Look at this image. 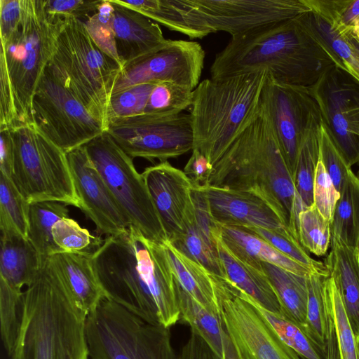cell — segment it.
Here are the masks:
<instances>
[{
    "label": "cell",
    "instance_id": "obj_6",
    "mask_svg": "<svg viewBox=\"0 0 359 359\" xmlns=\"http://www.w3.org/2000/svg\"><path fill=\"white\" fill-rule=\"evenodd\" d=\"M267 70L207 79L193 91L194 146L213 165L257 116Z\"/></svg>",
    "mask_w": 359,
    "mask_h": 359
},
{
    "label": "cell",
    "instance_id": "obj_43",
    "mask_svg": "<svg viewBox=\"0 0 359 359\" xmlns=\"http://www.w3.org/2000/svg\"><path fill=\"white\" fill-rule=\"evenodd\" d=\"M306 2L313 13L340 35L359 27V0H306Z\"/></svg>",
    "mask_w": 359,
    "mask_h": 359
},
{
    "label": "cell",
    "instance_id": "obj_38",
    "mask_svg": "<svg viewBox=\"0 0 359 359\" xmlns=\"http://www.w3.org/2000/svg\"><path fill=\"white\" fill-rule=\"evenodd\" d=\"M325 278H327L315 273L309 274L307 277L308 302L305 330L325 351L326 355L330 331L329 316L324 292Z\"/></svg>",
    "mask_w": 359,
    "mask_h": 359
},
{
    "label": "cell",
    "instance_id": "obj_34",
    "mask_svg": "<svg viewBox=\"0 0 359 359\" xmlns=\"http://www.w3.org/2000/svg\"><path fill=\"white\" fill-rule=\"evenodd\" d=\"M299 18L334 65L359 82V56L350 43L312 11L304 13Z\"/></svg>",
    "mask_w": 359,
    "mask_h": 359
},
{
    "label": "cell",
    "instance_id": "obj_54",
    "mask_svg": "<svg viewBox=\"0 0 359 359\" xmlns=\"http://www.w3.org/2000/svg\"><path fill=\"white\" fill-rule=\"evenodd\" d=\"M0 171L11 178L13 170V144L9 129H0Z\"/></svg>",
    "mask_w": 359,
    "mask_h": 359
},
{
    "label": "cell",
    "instance_id": "obj_37",
    "mask_svg": "<svg viewBox=\"0 0 359 359\" xmlns=\"http://www.w3.org/2000/svg\"><path fill=\"white\" fill-rule=\"evenodd\" d=\"M320 126L312 128L306 135L299 153L294 173L296 193L306 208L314 203L313 186L319 161Z\"/></svg>",
    "mask_w": 359,
    "mask_h": 359
},
{
    "label": "cell",
    "instance_id": "obj_23",
    "mask_svg": "<svg viewBox=\"0 0 359 359\" xmlns=\"http://www.w3.org/2000/svg\"><path fill=\"white\" fill-rule=\"evenodd\" d=\"M89 252H61L50 257L77 307L87 316L106 297Z\"/></svg>",
    "mask_w": 359,
    "mask_h": 359
},
{
    "label": "cell",
    "instance_id": "obj_12",
    "mask_svg": "<svg viewBox=\"0 0 359 359\" xmlns=\"http://www.w3.org/2000/svg\"><path fill=\"white\" fill-rule=\"evenodd\" d=\"M260 109L269 121L294 179L299 153L306 135L323 122L311 88L280 83L267 71Z\"/></svg>",
    "mask_w": 359,
    "mask_h": 359
},
{
    "label": "cell",
    "instance_id": "obj_16",
    "mask_svg": "<svg viewBox=\"0 0 359 359\" xmlns=\"http://www.w3.org/2000/svg\"><path fill=\"white\" fill-rule=\"evenodd\" d=\"M205 57L196 41L169 39L163 48L123 67L111 95L136 85L161 81L194 90L200 83Z\"/></svg>",
    "mask_w": 359,
    "mask_h": 359
},
{
    "label": "cell",
    "instance_id": "obj_21",
    "mask_svg": "<svg viewBox=\"0 0 359 359\" xmlns=\"http://www.w3.org/2000/svg\"><path fill=\"white\" fill-rule=\"evenodd\" d=\"M110 1L114 9L116 49L123 68L168 44L169 39L163 36L158 23L118 0Z\"/></svg>",
    "mask_w": 359,
    "mask_h": 359
},
{
    "label": "cell",
    "instance_id": "obj_10",
    "mask_svg": "<svg viewBox=\"0 0 359 359\" xmlns=\"http://www.w3.org/2000/svg\"><path fill=\"white\" fill-rule=\"evenodd\" d=\"M116 201L148 238L161 244L168 238L142 173L107 131L83 145Z\"/></svg>",
    "mask_w": 359,
    "mask_h": 359
},
{
    "label": "cell",
    "instance_id": "obj_32",
    "mask_svg": "<svg viewBox=\"0 0 359 359\" xmlns=\"http://www.w3.org/2000/svg\"><path fill=\"white\" fill-rule=\"evenodd\" d=\"M65 203L56 201H40L29 203L27 238L33 245L43 264L50 256L61 252L55 243L52 229L64 217H69Z\"/></svg>",
    "mask_w": 359,
    "mask_h": 359
},
{
    "label": "cell",
    "instance_id": "obj_28",
    "mask_svg": "<svg viewBox=\"0 0 359 359\" xmlns=\"http://www.w3.org/2000/svg\"><path fill=\"white\" fill-rule=\"evenodd\" d=\"M0 278L22 290L36 278L43 266L39 253L25 236L1 231Z\"/></svg>",
    "mask_w": 359,
    "mask_h": 359
},
{
    "label": "cell",
    "instance_id": "obj_36",
    "mask_svg": "<svg viewBox=\"0 0 359 359\" xmlns=\"http://www.w3.org/2000/svg\"><path fill=\"white\" fill-rule=\"evenodd\" d=\"M253 302L280 338L302 358L326 359L325 351L309 335L302 326L282 313L267 311L254 300Z\"/></svg>",
    "mask_w": 359,
    "mask_h": 359
},
{
    "label": "cell",
    "instance_id": "obj_4",
    "mask_svg": "<svg viewBox=\"0 0 359 359\" xmlns=\"http://www.w3.org/2000/svg\"><path fill=\"white\" fill-rule=\"evenodd\" d=\"M86 316L77 307L50 258L24 291L11 359H89Z\"/></svg>",
    "mask_w": 359,
    "mask_h": 359
},
{
    "label": "cell",
    "instance_id": "obj_18",
    "mask_svg": "<svg viewBox=\"0 0 359 359\" xmlns=\"http://www.w3.org/2000/svg\"><path fill=\"white\" fill-rule=\"evenodd\" d=\"M81 210L102 233L114 236L132 224L123 211L101 175L90 160L84 146L66 153Z\"/></svg>",
    "mask_w": 359,
    "mask_h": 359
},
{
    "label": "cell",
    "instance_id": "obj_53",
    "mask_svg": "<svg viewBox=\"0 0 359 359\" xmlns=\"http://www.w3.org/2000/svg\"><path fill=\"white\" fill-rule=\"evenodd\" d=\"M177 359H221L210 346L196 332L191 331Z\"/></svg>",
    "mask_w": 359,
    "mask_h": 359
},
{
    "label": "cell",
    "instance_id": "obj_26",
    "mask_svg": "<svg viewBox=\"0 0 359 359\" xmlns=\"http://www.w3.org/2000/svg\"><path fill=\"white\" fill-rule=\"evenodd\" d=\"M325 264L341 295L357 341L359 339V263L357 250L332 236Z\"/></svg>",
    "mask_w": 359,
    "mask_h": 359
},
{
    "label": "cell",
    "instance_id": "obj_55",
    "mask_svg": "<svg viewBox=\"0 0 359 359\" xmlns=\"http://www.w3.org/2000/svg\"><path fill=\"white\" fill-rule=\"evenodd\" d=\"M224 358L223 359H243L237 346L226 332H223Z\"/></svg>",
    "mask_w": 359,
    "mask_h": 359
},
{
    "label": "cell",
    "instance_id": "obj_8",
    "mask_svg": "<svg viewBox=\"0 0 359 359\" xmlns=\"http://www.w3.org/2000/svg\"><path fill=\"white\" fill-rule=\"evenodd\" d=\"M85 331L90 359H177L170 328L106 297L86 316Z\"/></svg>",
    "mask_w": 359,
    "mask_h": 359
},
{
    "label": "cell",
    "instance_id": "obj_59",
    "mask_svg": "<svg viewBox=\"0 0 359 359\" xmlns=\"http://www.w3.org/2000/svg\"><path fill=\"white\" fill-rule=\"evenodd\" d=\"M358 352H359V339L358 341Z\"/></svg>",
    "mask_w": 359,
    "mask_h": 359
},
{
    "label": "cell",
    "instance_id": "obj_31",
    "mask_svg": "<svg viewBox=\"0 0 359 359\" xmlns=\"http://www.w3.org/2000/svg\"><path fill=\"white\" fill-rule=\"evenodd\" d=\"M180 309L179 322L189 325L221 358H224L223 332L220 314L205 308L186 292L176 280Z\"/></svg>",
    "mask_w": 359,
    "mask_h": 359
},
{
    "label": "cell",
    "instance_id": "obj_33",
    "mask_svg": "<svg viewBox=\"0 0 359 359\" xmlns=\"http://www.w3.org/2000/svg\"><path fill=\"white\" fill-rule=\"evenodd\" d=\"M332 236L348 248H359V179L351 170L340 191L331 222Z\"/></svg>",
    "mask_w": 359,
    "mask_h": 359
},
{
    "label": "cell",
    "instance_id": "obj_5",
    "mask_svg": "<svg viewBox=\"0 0 359 359\" xmlns=\"http://www.w3.org/2000/svg\"><path fill=\"white\" fill-rule=\"evenodd\" d=\"M20 3L18 25L1 41L0 129L32 124V98L65 18L49 13L45 0Z\"/></svg>",
    "mask_w": 359,
    "mask_h": 359
},
{
    "label": "cell",
    "instance_id": "obj_17",
    "mask_svg": "<svg viewBox=\"0 0 359 359\" xmlns=\"http://www.w3.org/2000/svg\"><path fill=\"white\" fill-rule=\"evenodd\" d=\"M215 32L232 36L311 11L306 0H190Z\"/></svg>",
    "mask_w": 359,
    "mask_h": 359
},
{
    "label": "cell",
    "instance_id": "obj_39",
    "mask_svg": "<svg viewBox=\"0 0 359 359\" xmlns=\"http://www.w3.org/2000/svg\"><path fill=\"white\" fill-rule=\"evenodd\" d=\"M29 205L11 178L1 172V231H13L27 238Z\"/></svg>",
    "mask_w": 359,
    "mask_h": 359
},
{
    "label": "cell",
    "instance_id": "obj_42",
    "mask_svg": "<svg viewBox=\"0 0 359 359\" xmlns=\"http://www.w3.org/2000/svg\"><path fill=\"white\" fill-rule=\"evenodd\" d=\"M24 291L0 278V322L3 344L8 356L18 338L21 322Z\"/></svg>",
    "mask_w": 359,
    "mask_h": 359
},
{
    "label": "cell",
    "instance_id": "obj_1",
    "mask_svg": "<svg viewBox=\"0 0 359 359\" xmlns=\"http://www.w3.org/2000/svg\"><path fill=\"white\" fill-rule=\"evenodd\" d=\"M91 259L106 298L154 325L170 328L179 322L176 281L163 244L131 224L102 241Z\"/></svg>",
    "mask_w": 359,
    "mask_h": 359
},
{
    "label": "cell",
    "instance_id": "obj_20",
    "mask_svg": "<svg viewBox=\"0 0 359 359\" xmlns=\"http://www.w3.org/2000/svg\"><path fill=\"white\" fill-rule=\"evenodd\" d=\"M203 187L210 214L217 224L290 232L274 210L257 196L228 189Z\"/></svg>",
    "mask_w": 359,
    "mask_h": 359
},
{
    "label": "cell",
    "instance_id": "obj_2",
    "mask_svg": "<svg viewBox=\"0 0 359 359\" xmlns=\"http://www.w3.org/2000/svg\"><path fill=\"white\" fill-rule=\"evenodd\" d=\"M335 66L299 16L232 36L210 67L211 79L267 70L276 81L312 87Z\"/></svg>",
    "mask_w": 359,
    "mask_h": 359
},
{
    "label": "cell",
    "instance_id": "obj_51",
    "mask_svg": "<svg viewBox=\"0 0 359 359\" xmlns=\"http://www.w3.org/2000/svg\"><path fill=\"white\" fill-rule=\"evenodd\" d=\"M21 19L20 0H0V39H7Z\"/></svg>",
    "mask_w": 359,
    "mask_h": 359
},
{
    "label": "cell",
    "instance_id": "obj_52",
    "mask_svg": "<svg viewBox=\"0 0 359 359\" xmlns=\"http://www.w3.org/2000/svg\"><path fill=\"white\" fill-rule=\"evenodd\" d=\"M212 170L208 159L198 150L193 149L184 172L193 183L205 186Z\"/></svg>",
    "mask_w": 359,
    "mask_h": 359
},
{
    "label": "cell",
    "instance_id": "obj_58",
    "mask_svg": "<svg viewBox=\"0 0 359 359\" xmlns=\"http://www.w3.org/2000/svg\"><path fill=\"white\" fill-rule=\"evenodd\" d=\"M356 176H357V177H358V178L359 179V170H358V173H357Z\"/></svg>",
    "mask_w": 359,
    "mask_h": 359
},
{
    "label": "cell",
    "instance_id": "obj_22",
    "mask_svg": "<svg viewBox=\"0 0 359 359\" xmlns=\"http://www.w3.org/2000/svg\"><path fill=\"white\" fill-rule=\"evenodd\" d=\"M192 198V219L184 233L170 243L215 276L226 278L216 248L219 226L210 214L202 186L193 184Z\"/></svg>",
    "mask_w": 359,
    "mask_h": 359
},
{
    "label": "cell",
    "instance_id": "obj_25",
    "mask_svg": "<svg viewBox=\"0 0 359 359\" xmlns=\"http://www.w3.org/2000/svg\"><path fill=\"white\" fill-rule=\"evenodd\" d=\"M216 248L226 279L261 307L281 313L278 299L263 269H257L238 257L220 237L219 228L216 233Z\"/></svg>",
    "mask_w": 359,
    "mask_h": 359
},
{
    "label": "cell",
    "instance_id": "obj_35",
    "mask_svg": "<svg viewBox=\"0 0 359 359\" xmlns=\"http://www.w3.org/2000/svg\"><path fill=\"white\" fill-rule=\"evenodd\" d=\"M324 292L327 310L336 337L339 359H359L358 341L333 278H325Z\"/></svg>",
    "mask_w": 359,
    "mask_h": 359
},
{
    "label": "cell",
    "instance_id": "obj_48",
    "mask_svg": "<svg viewBox=\"0 0 359 359\" xmlns=\"http://www.w3.org/2000/svg\"><path fill=\"white\" fill-rule=\"evenodd\" d=\"M319 159L340 193L346 177L352 170L323 122L319 127Z\"/></svg>",
    "mask_w": 359,
    "mask_h": 359
},
{
    "label": "cell",
    "instance_id": "obj_15",
    "mask_svg": "<svg viewBox=\"0 0 359 359\" xmlns=\"http://www.w3.org/2000/svg\"><path fill=\"white\" fill-rule=\"evenodd\" d=\"M311 88L337 147L350 167L359 163V82L335 65Z\"/></svg>",
    "mask_w": 359,
    "mask_h": 359
},
{
    "label": "cell",
    "instance_id": "obj_49",
    "mask_svg": "<svg viewBox=\"0 0 359 359\" xmlns=\"http://www.w3.org/2000/svg\"><path fill=\"white\" fill-rule=\"evenodd\" d=\"M340 193L319 159L313 186V205L318 212L332 222Z\"/></svg>",
    "mask_w": 359,
    "mask_h": 359
},
{
    "label": "cell",
    "instance_id": "obj_3",
    "mask_svg": "<svg viewBox=\"0 0 359 359\" xmlns=\"http://www.w3.org/2000/svg\"><path fill=\"white\" fill-rule=\"evenodd\" d=\"M205 186L252 194L266 202L298 241L296 190L269 121L259 113L212 165Z\"/></svg>",
    "mask_w": 359,
    "mask_h": 359
},
{
    "label": "cell",
    "instance_id": "obj_7",
    "mask_svg": "<svg viewBox=\"0 0 359 359\" xmlns=\"http://www.w3.org/2000/svg\"><path fill=\"white\" fill-rule=\"evenodd\" d=\"M47 67L106 131L109 102L123 67L98 47L83 21L65 16Z\"/></svg>",
    "mask_w": 359,
    "mask_h": 359
},
{
    "label": "cell",
    "instance_id": "obj_24",
    "mask_svg": "<svg viewBox=\"0 0 359 359\" xmlns=\"http://www.w3.org/2000/svg\"><path fill=\"white\" fill-rule=\"evenodd\" d=\"M120 4L146 15L189 39H203L215 33L190 0L121 1Z\"/></svg>",
    "mask_w": 359,
    "mask_h": 359
},
{
    "label": "cell",
    "instance_id": "obj_9",
    "mask_svg": "<svg viewBox=\"0 0 359 359\" xmlns=\"http://www.w3.org/2000/svg\"><path fill=\"white\" fill-rule=\"evenodd\" d=\"M13 144L11 180L29 203L56 201L81 209L67 155L32 124L8 128Z\"/></svg>",
    "mask_w": 359,
    "mask_h": 359
},
{
    "label": "cell",
    "instance_id": "obj_40",
    "mask_svg": "<svg viewBox=\"0 0 359 359\" xmlns=\"http://www.w3.org/2000/svg\"><path fill=\"white\" fill-rule=\"evenodd\" d=\"M243 228L260 237L281 253L309 268L313 273L325 278L330 276L325 263L316 261L309 255L299 241L289 231L261 227Z\"/></svg>",
    "mask_w": 359,
    "mask_h": 359
},
{
    "label": "cell",
    "instance_id": "obj_11",
    "mask_svg": "<svg viewBox=\"0 0 359 359\" xmlns=\"http://www.w3.org/2000/svg\"><path fill=\"white\" fill-rule=\"evenodd\" d=\"M32 123L65 153L83 146L105 131L47 67L32 98Z\"/></svg>",
    "mask_w": 359,
    "mask_h": 359
},
{
    "label": "cell",
    "instance_id": "obj_30",
    "mask_svg": "<svg viewBox=\"0 0 359 359\" xmlns=\"http://www.w3.org/2000/svg\"><path fill=\"white\" fill-rule=\"evenodd\" d=\"M261 266L278 299L281 313L305 330L308 276L294 273L268 262H261Z\"/></svg>",
    "mask_w": 359,
    "mask_h": 359
},
{
    "label": "cell",
    "instance_id": "obj_57",
    "mask_svg": "<svg viewBox=\"0 0 359 359\" xmlns=\"http://www.w3.org/2000/svg\"><path fill=\"white\" fill-rule=\"evenodd\" d=\"M350 44H351V43H350ZM352 47H353V46H352ZM354 48V50L356 51L357 54H358V56H359V50H357V49H355V48Z\"/></svg>",
    "mask_w": 359,
    "mask_h": 359
},
{
    "label": "cell",
    "instance_id": "obj_56",
    "mask_svg": "<svg viewBox=\"0 0 359 359\" xmlns=\"http://www.w3.org/2000/svg\"><path fill=\"white\" fill-rule=\"evenodd\" d=\"M341 36H343L353 48L359 50V27L352 29Z\"/></svg>",
    "mask_w": 359,
    "mask_h": 359
},
{
    "label": "cell",
    "instance_id": "obj_46",
    "mask_svg": "<svg viewBox=\"0 0 359 359\" xmlns=\"http://www.w3.org/2000/svg\"><path fill=\"white\" fill-rule=\"evenodd\" d=\"M156 83L136 85L112 95L107 109V126L114 120L144 114Z\"/></svg>",
    "mask_w": 359,
    "mask_h": 359
},
{
    "label": "cell",
    "instance_id": "obj_47",
    "mask_svg": "<svg viewBox=\"0 0 359 359\" xmlns=\"http://www.w3.org/2000/svg\"><path fill=\"white\" fill-rule=\"evenodd\" d=\"M83 22L98 47L121 65L116 49L114 9L110 0H101L96 11Z\"/></svg>",
    "mask_w": 359,
    "mask_h": 359
},
{
    "label": "cell",
    "instance_id": "obj_45",
    "mask_svg": "<svg viewBox=\"0 0 359 359\" xmlns=\"http://www.w3.org/2000/svg\"><path fill=\"white\" fill-rule=\"evenodd\" d=\"M55 243L62 252H93L100 246L102 241L95 237L75 220L64 217L57 221L52 229Z\"/></svg>",
    "mask_w": 359,
    "mask_h": 359
},
{
    "label": "cell",
    "instance_id": "obj_13",
    "mask_svg": "<svg viewBox=\"0 0 359 359\" xmlns=\"http://www.w3.org/2000/svg\"><path fill=\"white\" fill-rule=\"evenodd\" d=\"M217 293L222 324L243 359H302L278 335L253 300L228 279Z\"/></svg>",
    "mask_w": 359,
    "mask_h": 359
},
{
    "label": "cell",
    "instance_id": "obj_41",
    "mask_svg": "<svg viewBox=\"0 0 359 359\" xmlns=\"http://www.w3.org/2000/svg\"><path fill=\"white\" fill-rule=\"evenodd\" d=\"M298 238L305 250L316 256L325 255L331 244V222L313 205L299 215Z\"/></svg>",
    "mask_w": 359,
    "mask_h": 359
},
{
    "label": "cell",
    "instance_id": "obj_50",
    "mask_svg": "<svg viewBox=\"0 0 359 359\" xmlns=\"http://www.w3.org/2000/svg\"><path fill=\"white\" fill-rule=\"evenodd\" d=\"M100 1L46 0L49 13L60 16H72L81 21L94 13Z\"/></svg>",
    "mask_w": 359,
    "mask_h": 359
},
{
    "label": "cell",
    "instance_id": "obj_44",
    "mask_svg": "<svg viewBox=\"0 0 359 359\" xmlns=\"http://www.w3.org/2000/svg\"><path fill=\"white\" fill-rule=\"evenodd\" d=\"M193 91L175 83L158 82L151 93L144 114L164 116L181 114L191 107Z\"/></svg>",
    "mask_w": 359,
    "mask_h": 359
},
{
    "label": "cell",
    "instance_id": "obj_19",
    "mask_svg": "<svg viewBox=\"0 0 359 359\" xmlns=\"http://www.w3.org/2000/svg\"><path fill=\"white\" fill-rule=\"evenodd\" d=\"M142 175L168 241L173 243L184 233L193 217L192 182L168 161L146 168Z\"/></svg>",
    "mask_w": 359,
    "mask_h": 359
},
{
    "label": "cell",
    "instance_id": "obj_14",
    "mask_svg": "<svg viewBox=\"0 0 359 359\" xmlns=\"http://www.w3.org/2000/svg\"><path fill=\"white\" fill-rule=\"evenodd\" d=\"M131 158L160 162L177 158L194 146L189 114H142L111 121L107 130Z\"/></svg>",
    "mask_w": 359,
    "mask_h": 359
},
{
    "label": "cell",
    "instance_id": "obj_29",
    "mask_svg": "<svg viewBox=\"0 0 359 359\" xmlns=\"http://www.w3.org/2000/svg\"><path fill=\"white\" fill-rule=\"evenodd\" d=\"M172 272L180 285L208 309L219 313L218 276L187 256L170 242L163 244Z\"/></svg>",
    "mask_w": 359,
    "mask_h": 359
},
{
    "label": "cell",
    "instance_id": "obj_27",
    "mask_svg": "<svg viewBox=\"0 0 359 359\" xmlns=\"http://www.w3.org/2000/svg\"><path fill=\"white\" fill-rule=\"evenodd\" d=\"M218 225L223 241L238 257L252 266L262 270L261 262H268L304 276L313 273L309 268L281 253L248 230L239 226Z\"/></svg>",
    "mask_w": 359,
    "mask_h": 359
}]
</instances>
